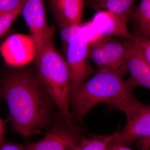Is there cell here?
Returning <instances> with one entry per match:
<instances>
[{"label": "cell", "mask_w": 150, "mask_h": 150, "mask_svg": "<svg viewBox=\"0 0 150 150\" xmlns=\"http://www.w3.org/2000/svg\"><path fill=\"white\" fill-rule=\"evenodd\" d=\"M0 96L7 103L13 130L22 136L42 134L50 124L52 99L30 73L15 71L5 76Z\"/></svg>", "instance_id": "1"}, {"label": "cell", "mask_w": 150, "mask_h": 150, "mask_svg": "<svg viewBox=\"0 0 150 150\" xmlns=\"http://www.w3.org/2000/svg\"><path fill=\"white\" fill-rule=\"evenodd\" d=\"M137 146L142 150H150V137L140 139L137 142Z\"/></svg>", "instance_id": "21"}, {"label": "cell", "mask_w": 150, "mask_h": 150, "mask_svg": "<svg viewBox=\"0 0 150 150\" xmlns=\"http://www.w3.org/2000/svg\"><path fill=\"white\" fill-rule=\"evenodd\" d=\"M81 141L72 130L63 126H56L42 139L25 145V150H76Z\"/></svg>", "instance_id": "10"}, {"label": "cell", "mask_w": 150, "mask_h": 150, "mask_svg": "<svg viewBox=\"0 0 150 150\" xmlns=\"http://www.w3.org/2000/svg\"><path fill=\"white\" fill-rule=\"evenodd\" d=\"M126 65L131 78L139 86L150 90V66L144 59L133 42L127 43Z\"/></svg>", "instance_id": "12"}, {"label": "cell", "mask_w": 150, "mask_h": 150, "mask_svg": "<svg viewBox=\"0 0 150 150\" xmlns=\"http://www.w3.org/2000/svg\"><path fill=\"white\" fill-rule=\"evenodd\" d=\"M26 0H0V16L22 8Z\"/></svg>", "instance_id": "18"}, {"label": "cell", "mask_w": 150, "mask_h": 150, "mask_svg": "<svg viewBox=\"0 0 150 150\" xmlns=\"http://www.w3.org/2000/svg\"><path fill=\"white\" fill-rule=\"evenodd\" d=\"M35 62L38 81L57 105L67 124L72 126L69 74L65 58L55 47L54 38L38 52Z\"/></svg>", "instance_id": "3"}, {"label": "cell", "mask_w": 150, "mask_h": 150, "mask_svg": "<svg viewBox=\"0 0 150 150\" xmlns=\"http://www.w3.org/2000/svg\"><path fill=\"white\" fill-rule=\"evenodd\" d=\"M0 150H25V145L4 142L0 145Z\"/></svg>", "instance_id": "20"}, {"label": "cell", "mask_w": 150, "mask_h": 150, "mask_svg": "<svg viewBox=\"0 0 150 150\" xmlns=\"http://www.w3.org/2000/svg\"><path fill=\"white\" fill-rule=\"evenodd\" d=\"M128 20L123 16L108 11H97L89 21L95 32L101 36H118L134 40L127 27Z\"/></svg>", "instance_id": "9"}, {"label": "cell", "mask_w": 150, "mask_h": 150, "mask_svg": "<svg viewBox=\"0 0 150 150\" xmlns=\"http://www.w3.org/2000/svg\"><path fill=\"white\" fill-rule=\"evenodd\" d=\"M91 6L97 11H108L126 18L128 21L133 16L135 1L133 0H96L91 1Z\"/></svg>", "instance_id": "13"}, {"label": "cell", "mask_w": 150, "mask_h": 150, "mask_svg": "<svg viewBox=\"0 0 150 150\" xmlns=\"http://www.w3.org/2000/svg\"><path fill=\"white\" fill-rule=\"evenodd\" d=\"M81 29V26H71L61 30L60 35L62 38V42L64 46L67 48L68 44L72 40L77 34L80 32Z\"/></svg>", "instance_id": "19"}, {"label": "cell", "mask_w": 150, "mask_h": 150, "mask_svg": "<svg viewBox=\"0 0 150 150\" xmlns=\"http://www.w3.org/2000/svg\"><path fill=\"white\" fill-rule=\"evenodd\" d=\"M127 43L101 36L88 43L89 59L96 65L97 71H107L123 77L128 72L126 65Z\"/></svg>", "instance_id": "5"}, {"label": "cell", "mask_w": 150, "mask_h": 150, "mask_svg": "<svg viewBox=\"0 0 150 150\" xmlns=\"http://www.w3.org/2000/svg\"><path fill=\"white\" fill-rule=\"evenodd\" d=\"M89 43L81 27L80 32L70 41L66 48L65 60L71 81V93L76 90L94 71L89 61Z\"/></svg>", "instance_id": "6"}, {"label": "cell", "mask_w": 150, "mask_h": 150, "mask_svg": "<svg viewBox=\"0 0 150 150\" xmlns=\"http://www.w3.org/2000/svg\"><path fill=\"white\" fill-rule=\"evenodd\" d=\"M112 139V135L94 136L91 139L83 138L76 150H105Z\"/></svg>", "instance_id": "15"}, {"label": "cell", "mask_w": 150, "mask_h": 150, "mask_svg": "<svg viewBox=\"0 0 150 150\" xmlns=\"http://www.w3.org/2000/svg\"><path fill=\"white\" fill-rule=\"evenodd\" d=\"M20 8L0 16V38L8 30L12 25L21 14Z\"/></svg>", "instance_id": "16"}, {"label": "cell", "mask_w": 150, "mask_h": 150, "mask_svg": "<svg viewBox=\"0 0 150 150\" xmlns=\"http://www.w3.org/2000/svg\"><path fill=\"white\" fill-rule=\"evenodd\" d=\"M5 134L4 124L0 118V145L4 143V135Z\"/></svg>", "instance_id": "23"}, {"label": "cell", "mask_w": 150, "mask_h": 150, "mask_svg": "<svg viewBox=\"0 0 150 150\" xmlns=\"http://www.w3.org/2000/svg\"><path fill=\"white\" fill-rule=\"evenodd\" d=\"M138 86L131 78L125 81L115 73L97 71L93 77L70 94L74 115L81 119L101 103L113 107L133 95V90Z\"/></svg>", "instance_id": "2"}, {"label": "cell", "mask_w": 150, "mask_h": 150, "mask_svg": "<svg viewBox=\"0 0 150 150\" xmlns=\"http://www.w3.org/2000/svg\"><path fill=\"white\" fill-rule=\"evenodd\" d=\"M48 1L60 30L80 25L83 16V1L50 0Z\"/></svg>", "instance_id": "11"}, {"label": "cell", "mask_w": 150, "mask_h": 150, "mask_svg": "<svg viewBox=\"0 0 150 150\" xmlns=\"http://www.w3.org/2000/svg\"><path fill=\"white\" fill-rule=\"evenodd\" d=\"M137 36H141V37H144L147 38H150V28L147 30L140 35H137Z\"/></svg>", "instance_id": "24"}, {"label": "cell", "mask_w": 150, "mask_h": 150, "mask_svg": "<svg viewBox=\"0 0 150 150\" xmlns=\"http://www.w3.org/2000/svg\"><path fill=\"white\" fill-rule=\"evenodd\" d=\"M0 52L7 64L19 67L35 60L37 51L30 35L14 34L10 35L2 43Z\"/></svg>", "instance_id": "8"}, {"label": "cell", "mask_w": 150, "mask_h": 150, "mask_svg": "<svg viewBox=\"0 0 150 150\" xmlns=\"http://www.w3.org/2000/svg\"><path fill=\"white\" fill-rule=\"evenodd\" d=\"M21 14L29 28L30 35L35 42L38 53L54 36V28L48 25L44 1L27 0L23 7Z\"/></svg>", "instance_id": "7"}, {"label": "cell", "mask_w": 150, "mask_h": 150, "mask_svg": "<svg viewBox=\"0 0 150 150\" xmlns=\"http://www.w3.org/2000/svg\"><path fill=\"white\" fill-rule=\"evenodd\" d=\"M133 42L143 58L150 66V38L137 36L133 40Z\"/></svg>", "instance_id": "17"}, {"label": "cell", "mask_w": 150, "mask_h": 150, "mask_svg": "<svg viewBox=\"0 0 150 150\" xmlns=\"http://www.w3.org/2000/svg\"><path fill=\"white\" fill-rule=\"evenodd\" d=\"M105 150H132L126 146L125 145L110 142L107 145Z\"/></svg>", "instance_id": "22"}, {"label": "cell", "mask_w": 150, "mask_h": 150, "mask_svg": "<svg viewBox=\"0 0 150 150\" xmlns=\"http://www.w3.org/2000/svg\"><path fill=\"white\" fill-rule=\"evenodd\" d=\"M114 108L126 114L127 121L121 131L112 135V142L126 146L150 137V104H143L133 95Z\"/></svg>", "instance_id": "4"}, {"label": "cell", "mask_w": 150, "mask_h": 150, "mask_svg": "<svg viewBox=\"0 0 150 150\" xmlns=\"http://www.w3.org/2000/svg\"><path fill=\"white\" fill-rule=\"evenodd\" d=\"M133 17L139 27L137 35H142L150 28V0H143L135 6Z\"/></svg>", "instance_id": "14"}]
</instances>
